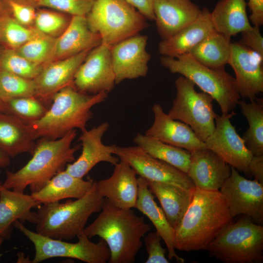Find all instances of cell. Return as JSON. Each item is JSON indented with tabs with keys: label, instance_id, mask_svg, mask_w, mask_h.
Returning a JSON list of instances; mask_svg holds the SVG:
<instances>
[{
	"label": "cell",
	"instance_id": "cell-12",
	"mask_svg": "<svg viewBox=\"0 0 263 263\" xmlns=\"http://www.w3.org/2000/svg\"><path fill=\"white\" fill-rule=\"evenodd\" d=\"M219 190L226 198L233 219L243 214L258 224H263V185L245 178L231 167V174Z\"/></svg>",
	"mask_w": 263,
	"mask_h": 263
},
{
	"label": "cell",
	"instance_id": "cell-44",
	"mask_svg": "<svg viewBox=\"0 0 263 263\" xmlns=\"http://www.w3.org/2000/svg\"><path fill=\"white\" fill-rule=\"evenodd\" d=\"M247 5L251 14L249 20L253 25L261 26L263 24V0H248Z\"/></svg>",
	"mask_w": 263,
	"mask_h": 263
},
{
	"label": "cell",
	"instance_id": "cell-31",
	"mask_svg": "<svg viewBox=\"0 0 263 263\" xmlns=\"http://www.w3.org/2000/svg\"><path fill=\"white\" fill-rule=\"evenodd\" d=\"M231 38L214 30L189 52L202 64L214 69H225L228 64Z\"/></svg>",
	"mask_w": 263,
	"mask_h": 263
},
{
	"label": "cell",
	"instance_id": "cell-10",
	"mask_svg": "<svg viewBox=\"0 0 263 263\" xmlns=\"http://www.w3.org/2000/svg\"><path fill=\"white\" fill-rule=\"evenodd\" d=\"M175 86L176 94L168 115L188 125L205 142L215 127L217 114L213 110V98L204 92L196 91L195 84L182 75L175 81Z\"/></svg>",
	"mask_w": 263,
	"mask_h": 263
},
{
	"label": "cell",
	"instance_id": "cell-8",
	"mask_svg": "<svg viewBox=\"0 0 263 263\" xmlns=\"http://www.w3.org/2000/svg\"><path fill=\"white\" fill-rule=\"evenodd\" d=\"M86 18L90 29L110 47L148 26L146 18L125 0H95Z\"/></svg>",
	"mask_w": 263,
	"mask_h": 263
},
{
	"label": "cell",
	"instance_id": "cell-22",
	"mask_svg": "<svg viewBox=\"0 0 263 263\" xmlns=\"http://www.w3.org/2000/svg\"><path fill=\"white\" fill-rule=\"evenodd\" d=\"M157 29L162 40L168 39L195 20L199 6L191 0H152Z\"/></svg>",
	"mask_w": 263,
	"mask_h": 263
},
{
	"label": "cell",
	"instance_id": "cell-35",
	"mask_svg": "<svg viewBox=\"0 0 263 263\" xmlns=\"http://www.w3.org/2000/svg\"><path fill=\"white\" fill-rule=\"evenodd\" d=\"M2 112L13 115L27 123L41 118L47 108L35 96L11 99L2 102Z\"/></svg>",
	"mask_w": 263,
	"mask_h": 263
},
{
	"label": "cell",
	"instance_id": "cell-34",
	"mask_svg": "<svg viewBox=\"0 0 263 263\" xmlns=\"http://www.w3.org/2000/svg\"><path fill=\"white\" fill-rule=\"evenodd\" d=\"M56 39L39 31L16 50L29 61L44 67L53 61Z\"/></svg>",
	"mask_w": 263,
	"mask_h": 263
},
{
	"label": "cell",
	"instance_id": "cell-41",
	"mask_svg": "<svg viewBox=\"0 0 263 263\" xmlns=\"http://www.w3.org/2000/svg\"><path fill=\"white\" fill-rule=\"evenodd\" d=\"M162 238L156 231L149 233L144 238L146 250L148 254L146 263H168L165 256L166 250L161 244Z\"/></svg>",
	"mask_w": 263,
	"mask_h": 263
},
{
	"label": "cell",
	"instance_id": "cell-36",
	"mask_svg": "<svg viewBox=\"0 0 263 263\" xmlns=\"http://www.w3.org/2000/svg\"><path fill=\"white\" fill-rule=\"evenodd\" d=\"M38 32L34 27H26L19 24L12 14L0 17V40L10 49H17Z\"/></svg>",
	"mask_w": 263,
	"mask_h": 263
},
{
	"label": "cell",
	"instance_id": "cell-33",
	"mask_svg": "<svg viewBox=\"0 0 263 263\" xmlns=\"http://www.w3.org/2000/svg\"><path fill=\"white\" fill-rule=\"evenodd\" d=\"M256 100L249 103L240 100L238 105L248 124L242 138L253 156H261L263 155V103L262 99Z\"/></svg>",
	"mask_w": 263,
	"mask_h": 263
},
{
	"label": "cell",
	"instance_id": "cell-43",
	"mask_svg": "<svg viewBox=\"0 0 263 263\" xmlns=\"http://www.w3.org/2000/svg\"><path fill=\"white\" fill-rule=\"evenodd\" d=\"M241 34L242 40L240 41L263 59V37L260 26H252L250 29L242 32Z\"/></svg>",
	"mask_w": 263,
	"mask_h": 263
},
{
	"label": "cell",
	"instance_id": "cell-20",
	"mask_svg": "<svg viewBox=\"0 0 263 263\" xmlns=\"http://www.w3.org/2000/svg\"><path fill=\"white\" fill-rule=\"evenodd\" d=\"M187 174L195 187L219 190L231 174V166L213 150L205 148L191 152Z\"/></svg>",
	"mask_w": 263,
	"mask_h": 263
},
{
	"label": "cell",
	"instance_id": "cell-24",
	"mask_svg": "<svg viewBox=\"0 0 263 263\" xmlns=\"http://www.w3.org/2000/svg\"><path fill=\"white\" fill-rule=\"evenodd\" d=\"M40 205L31 194L5 188L0 181V235L4 238L9 236L16 221L36 224L37 213L31 209Z\"/></svg>",
	"mask_w": 263,
	"mask_h": 263
},
{
	"label": "cell",
	"instance_id": "cell-51",
	"mask_svg": "<svg viewBox=\"0 0 263 263\" xmlns=\"http://www.w3.org/2000/svg\"><path fill=\"white\" fill-rule=\"evenodd\" d=\"M2 102L0 101V112H2Z\"/></svg>",
	"mask_w": 263,
	"mask_h": 263
},
{
	"label": "cell",
	"instance_id": "cell-18",
	"mask_svg": "<svg viewBox=\"0 0 263 263\" xmlns=\"http://www.w3.org/2000/svg\"><path fill=\"white\" fill-rule=\"evenodd\" d=\"M109 127V123L104 122L90 130L82 131L78 138L81 142L82 152L76 160L67 165L66 171L73 176L83 178L101 162L114 165L119 161V158L113 155L114 145H105L102 141Z\"/></svg>",
	"mask_w": 263,
	"mask_h": 263
},
{
	"label": "cell",
	"instance_id": "cell-40",
	"mask_svg": "<svg viewBox=\"0 0 263 263\" xmlns=\"http://www.w3.org/2000/svg\"><path fill=\"white\" fill-rule=\"evenodd\" d=\"M95 0H38L37 7H46L72 16H85Z\"/></svg>",
	"mask_w": 263,
	"mask_h": 263
},
{
	"label": "cell",
	"instance_id": "cell-37",
	"mask_svg": "<svg viewBox=\"0 0 263 263\" xmlns=\"http://www.w3.org/2000/svg\"><path fill=\"white\" fill-rule=\"evenodd\" d=\"M33 27L40 32L57 38L65 31L73 16L52 9H38Z\"/></svg>",
	"mask_w": 263,
	"mask_h": 263
},
{
	"label": "cell",
	"instance_id": "cell-7",
	"mask_svg": "<svg viewBox=\"0 0 263 263\" xmlns=\"http://www.w3.org/2000/svg\"><path fill=\"white\" fill-rule=\"evenodd\" d=\"M225 263L263 261V226L246 216L227 225L206 249Z\"/></svg>",
	"mask_w": 263,
	"mask_h": 263
},
{
	"label": "cell",
	"instance_id": "cell-13",
	"mask_svg": "<svg viewBox=\"0 0 263 263\" xmlns=\"http://www.w3.org/2000/svg\"><path fill=\"white\" fill-rule=\"evenodd\" d=\"M74 84L78 91L88 94L108 93L113 89L115 75L110 46L101 42L90 51L75 75Z\"/></svg>",
	"mask_w": 263,
	"mask_h": 263
},
{
	"label": "cell",
	"instance_id": "cell-6",
	"mask_svg": "<svg viewBox=\"0 0 263 263\" xmlns=\"http://www.w3.org/2000/svg\"><path fill=\"white\" fill-rule=\"evenodd\" d=\"M160 62L171 73L178 74L210 95L219 105L222 114L233 111L241 99L235 77L225 69L207 67L188 53L175 57L162 56Z\"/></svg>",
	"mask_w": 263,
	"mask_h": 263
},
{
	"label": "cell",
	"instance_id": "cell-27",
	"mask_svg": "<svg viewBox=\"0 0 263 263\" xmlns=\"http://www.w3.org/2000/svg\"><path fill=\"white\" fill-rule=\"evenodd\" d=\"M94 182L92 179L85 180L73 176L64 169L56 174L41 189L31 192V195L40 205L65 199H79L90 190Z\"/></svg>",
	"mask_w": 263,
	"mask_h": 263
},
{
	"label": "cell",
	"instance_id": "cell-23",
	"mask_svg": "<svg viewBox=\"0 0 263 263\" xmlns=\"http://www.w3.org/2000/svg\"><path fill=\"white\" fill-rule=\"evenodd\" d=\"M214 30L210 12L205 7L195 20L170 38L162 40L159 52L163 56L172 57L188 54Z\"/></svg>",
	"mask_w": 263,
	"mask_h": 263
},
{
	"label": "cell",
	"instance_id": "cell-2",
	"mask_svg": "<svg viewBox=\"0 0 263 263\" xmlns=\"http://www.w3.org/2000/svg\"><path fill=\"white\" fill-rule=\"evenodd\" d=\"M150 229L132 208H119L105 198L100 213L84 232L90 239L98 236L106 242L110 251L109 263H133L142 246V238Z\"/></svg>",
	"mask_w": 263,
	"mask_h": 263
},
{
	"label": "cell",
	"instance_id": "cell-25",
	"mask_svg": "<svg viewBox=\"0 0 263 263\" xmlns=\"http://www.w3.org/2000/svg\"><path fill=\"white\" fill-rule=\"evenodd\" d=\"M101 43L100 35L90 29L86 16H73L65 31L56 39L53 61L75 56Z\"/></svg>",
	"mask_w": 263,
	"mask_h": 263
},
{
	"label": "cell",
	"instance_id": "cell-48",
	"mask_svg": "<svg viewBox=\"0 0 263 263\" xmlns=\"http://www.w3.org/2000/svg\"><path fill=\"white\" fill-rule=\"evenodd\" d=\"M10 164V157L0 150V168H5L8 167Z\"/></svg>",
	"mask_w": 263,
	"mask_h": 263
},
{
	"label": "cell",
	"instance_id": "cell-21",
	"mask_svg": "<svg viewBox=\"0 0 263 263\" xmlns=\"http://www.w3.org/2000/svg\"><path fill=\"white\" fill-rule=\"evenodd\" d=\"M136 175L129 164L120 160L114 165L110 177L95 182L96 189L102 197L117 207L134 208L138 196Z\"/></svg>",
	"mask_w": 263,
	"mask_h": 263
},
{
	"label": "cell",
	"instance_id": "cell-5",
	"mask_svg": "<svg viewBox=\"0 0 263 263\" xmlns=\"http://www.w3.org/2000/svg\"><path fill=\"white\" fill-rule=\"evenodd\" d=\"M104 199L97 191L95 181L83 197L65 203L40 205L37 211L36 232L52 238L70 240L84 232L89 217L101 211Z\"/></svg>",
	"mask_w": 263,
	"mask_h": 263
},
{
	"label": "cell",
	"instance_id": "cell-9",
	"mask_svg": "<svg viewBox=\"0 0 263 263\" xmlns=\"http://www.w3.org/2000/svg\"><path fill=\"white\" fill-rule=\"evenodd\" d=\"M13 225L34 244L35 255L32 263H38L53 258H68L87 263H106L110 258V251L106 242L100 238L92 242L84 232L75 243L43 236L26 227L19 221Z\"/></svg>",
	"mask_w": 263,
	"mask_h": 263
},
{
	"label": "cell",
	"instance_id": "cell-11",
	"mask_svg": "<svg viewBox=\"0 0 263 263\" xmlns=\"http://www.w3.org/2000/svg\"><path fill=\"white\" fill-rule=\"evenodd\" d=\"M113 153L146 180L169 183L186 189L195 188L187 173L153 157L137 145L124 147L114 145Z\"/></svg>",
	"mask_w": 263,
	"mask_h": 263
},
{
	"label": "cell",
	"instance_id": "cell-32",
	"mask_svg": "<svg viewBox=\"0 0 263 263\" xmlns=\"http://www.w3.org/2000/svg\"><path fill=\"white\" fill-rule=\"evenodd\" d=\"M133 140L137 146L151 156L187 173L190 161V151L139 133Z\"/></svg>",
	"mask_w": 263,
	"mask_h": 263
},
{
	"label": "cell",
	"instance_id": "cell-17",
	"mask_svg": "<svg viewBox=\"0 0 263 263\" xmlns=\"http://www.w3.org/2000/svg\"><path fill=\"white\" fill-rule=\"evenodd\" d=\"M92 49L52 61L44 66L34 79L36 86L35 97L49 108L55 94L67 86L74 85L75 75Z\"/></svg>",
	"mask_w": 263,
	"mask_h": 263
},
{
	"label": "cell",
	"instance_id": "cell-14",
	"mask_svg": "<svg viewBox=\"0 0 263 263\" xmlns=\"http://www.w3.org/2000/svg\"><path fill=\"white\" fill-rule=\"evenodd\" d=\"M235 114L231 111L217 115L215 129L204 142L207 149L216 153L231 167L247 175L248 165L253 155L231 122L230 119Z\"/></svg>",
	"mask_w": 263,
	"mask_h": 263
},
{
	"label": "cell",
	"instance_id": "cell-4",
	"mask_svg": "<svg viewBox=\"0 0 263 263\" xmlns=\"http://www.w3.org/2000/svg\"><path fill=\"white\" fill-rule=\"evenodd\" d=\"M108 93L88 94L78 91L74 85L67 86L54 94L45 114L28 123L35 139L56 140L72 130H85L92 118V108L104 101Z\"/></svg>",
	"mask_w": 263,
	"mask_h": 263
},
{
	"label": "cell",
	"instance_id": "cell-45",
	"mask_svg": "<svg viewBox=\"0 0 263 263\" xmlns=\"http://www.w3.org/2000/svg\"><path fill=\"white\" fill-rule=\"evenodd\" d=\"M247 176L263 185V155L253 156L247 167Z\"/></svg>",
	"mask_w": 263,
	"mask_h": 263
},
{
	"label": "cell",
	"instance_id": "cell-42",
	"mask_svg": "<svg viewBox=\"0 0 263 263\" xmlns=\"http://www.w3.org/2000/svg\"><path fill=\"white\" fill-rule=\"evenodd\" d=\"M14 19L26 27H33L37 8L13 2L8 3Z\"/></svg>",
	"mask_w": 263,
	"mask_h": 263
},
{
	"label": "cell",
	"instance_id": "cell-30",
	"mask_svg": "<svg viewBox=\"0 0 263 263\" xmlns=\"http://www.w3.org/2000/svg\"><path fill=\"white\" fill-rule=\"evenodd\" d=\"M245 0H220L210 12L214 30L231 38L250 29Z\"/></svg>",
	"mask_w": 263,
	"mask_h": 263
},
{
	"label": "cell",
	"instance_id": "cell-19",
	"mask_svg": "<svg viewBox=\"0 0 263 263\" xmlns=\"http://www.w3.org/2000/svg\"><path fill=\"white\" fill-rule=\"evenodd\" d=\"M152 111L154 121L145 135L190 152L207 148L188 125L172 119L160 104H154Z\"/></svg>",
	"mask_w": 263,
	"mask_h": 263
},
{
	"label": "cell",
	"instance_id": "cell-29",
	"mask_svg": "<svg viewBox=\"0 0 263 263\" xmlns=\"http://www.w3.org/2000/svg\"><path fill=\"white\" fill-rule=\"evenodd\" d=\"M146 181L150 189L159 200L169 224L174 230L179 225L191 203L195 188L193 189H186L169 183Z\"/></svg>",
	"mask_w": 263,
	"mask_h": 263
},
{
	"label": "cell",
	"instance_id": "cell-1",
	"mask_svg": "<svg viewBox=\"0 0 263 263\" xmlns=\"http://www.w3.org/2000/svg\"><path fill=\"white\" fill-rule=\"evenodd\" d=\"M233 220L227 200L220 190L195 188L191 203L174 230V248L187 252L206 250Z\"/></svg>",
	"mask_w": 263,
	"mask_h": 263
},
{
	"label": "cell",
	"instance_id": "cell-38",
	"mask_svg": "<svg viewBox=\"0 0 263 263\" xmlns=\"http://www.w3.org/2000/svg\"><path fill=\"white\" fill-rule=\"evenodd\" d=\"M35 95L36 86L34 80L0 70L1 102L16 98Z\"/></svg>",
	"mask_w": 263,
	"mask_h": 263
},
{
	"label": "cell",
	"instance_id": "cell-49",
	"mask_svg": "<svg viewBox=\"0 0 263 263\" xmlns=\"http://www.w3.org/2000/svg\"><path fill=\"white\" fill-rule=\"evenodd\" d=\"M8 14H11L9 4L3 0H0V17Z\"/></svg>",
	"mask_w": 263,
	"mask_h": 263
},
{
	"label": "cell",
	"instance_id": "cell-46",
	"mask_svg": "<svg viewBox=\"0 0 263 263\" xmlns=\"http://www.w3.org/2000/svg\"><path fill=\"white\" fill-rule=\"evenodd\" d=\"M137 9L146 19L155 20L153 11L152 0H125Z\"/></svg>",
	"mask_w": 263,
	"mask_h": 263
},
{
	"label": "cell",
	"instance_id": "cell-28",
	"mask_svg": "<svg viewBox=\"0 0 263 263\" xmlns=\"http://www.w3.org/2000/svg\"><path fill=\"white\" fill-rule=\"evenodd\" d=\"M28 123L0 112V150L10 157L32 154L36 143Z\"/></svg>",
	"mask_w": 263,
	"mask_h": 263
},
{
	"label": "cell",
	"instance_id": "cell-39",
	"mask_svg": "<svg viewBox=\"0 0 263 263\" xmlns=\"http://www.w3.org/2000/svg\"><path fill=\"white\" fill-rule=\"evenodd\" d=\"M43 68L29 61L14 49L6 50L0 57V70L25 78L34 80Z\"/></svg>",
	"mask_w": 263,
	"mask_h": 263
},
{
	"label": "cell",
	"instance_id": "cell-26",
	"mask_svg": "<svg viewBox=\"0 0 263 263\" xmlns=\"http://www.w3.org/2000/svg\"><path fill=\"white\" fill-rule=\"evenodd\" d=\"M138 196L135 208L145 215L151 222L166 244L168 258L175 259L177 263H183L184 259L178 256L174 246V230L169 224L162 209L154 201V196L144 178H137Z\"/></svg>",
	"mask_w": 263,
	"mask_h": 263
},
{
	"label": "cell",
	"instance_id": "cell-47",
	"mask_svg": "<svg viewBox=\"0 0 263 263\" xmlns=\"http://www.w3.org/2000/svg\"><path fill=\"white\" fill-rule=\"evenodd\" d=\"M5 2L8 4L9 2H13L15 3L33 6L36 8L37 2L38 0H3Z\"/></svg>",
	"mask_w": 263,
	"mask_h": 263
},
{
	"label": "cell",
	"instance_id": "cell-16",
	"mask_svg": "<svg viewBox=\"0 0 263 263\" xmlns=\"http://www.w3.org/2000/svg\"><path fill=\"white\" fill-rule=\"evenodd\" d=\"M148 38L138 34L111 47L115 84L146 76L151 57L146 49Z\"/></svg>",
	"mask_w": 263,
	"mask_h": 263
},
{
	"label": "cell",
	"instance_id": "cell-50",
	"mask_svg": "<svg viewBox=\"0 0 263 263\" xmlns=\"http://www.w3.org/2000/svg\"><path fill=\"white\" fill-rule=\"evenodd\" d=\"M4 237L0 235V247L3 241Z\"/></svg>",
	"mask_w": 263,
	"mask_h": 263
},
{
	"label": "cell",
	"instance_id": "cell-3",
	"mask_svg": "<svg viewBox=\"0 0 263 263\" xmlns=\"http://www.w3.org/2000/svg\"><path fill=\"white\" fill-rule=\"evenodd\" d=\"M76 135V130L69 132L57 139L40 138L32 158L15 172L7 170L2 185L5 188L24 192L29 187L31 192L41 189L58 172L65 169L68 164L75 160V153L79 145L72 147Z\"/></svg>",
	"mask_w": 263,
	"mask_h": 263
},
{
	"label": "cell",
	"instance_id": "cell-15",
	"mask_svg": "<svg viewBox=\"0 0 263 263\" xmlns=\"http://www.w3.org/2000/svg\"><path fill=\"white\" fill-rule=\"evenodd\" d=\"M228 64L235 73L241 97L256 100L263 92V59L241 41L231 42Z\"/></svg>",
	"mask_w": 263,
	"mask_h": 263
}]
</instances>
